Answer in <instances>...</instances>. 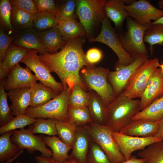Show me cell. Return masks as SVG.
Wrapping results in <instances>:
<instances>
[{
	"label": "cell",
	"mask_w": 163,
	"mask_h": 163,
	"mask_svg": "<svg viewBox=\"0 0 163 163\" xmlns=\"http://www.w3.org/2000/svg\"><path fill=\"white\" fill-rule=\"evenodd\" d=\"M82 37H77L67 42L56 53L38 55L51 72L58 76L64 89L71 91L75 85L87 91H88L81 79L80 72L85 66L94 65L90 64L86 59L82 48L85 40Z\"/></svg>",
	"instance_id": "6da1fadb"
},
{
	"label": "cell",
	"mask_w": 163,
	"mask_h": 163,
	"mask_svg": "<svg viewBox=\"0 0 163 163\" xmlns=\"http://www.w3.org/2000/svg\"><path fill=\"white\" fill-rule=\"evenodd\" d=\"M107 109L106 125L112 131L119 132L141 111L140 100L129 98L121 93L107 106Z\"/></svg>",
	"instance_id": "7a4b0ae2"
},
{
	"label": "cell",
	"mask_w": 163,
	"mask_h": 163,
	"mask_svg": "<svg viewBox=\"0 0 163 163\" xmlns=\"http://www.w3.org/2000/svg\"><path fill=\"white\" fill-rule=\"evenodd\" d=\"M109 69L93 65L85 66L81 70V79L88 91L96 92L108 106L116 97L113 88L108 80Z\"/></svg>",
	"instance_id": "3957f363"
},
{
	"label": "cell",
	"mask_w": 163,
	"mask_h": 163,
	"mask_svg": "<svg viewBox=\"0 0 163 163\" xmlns=\"http://www.w3.org/2000/svg\"><path fill=\"white\" fill-rule=\"evenodd\" d=\"M126 24L127 30L118 36L124 49L135 59L148 55L144 37L145 30L151 27L152 22L142 25L129 16Z\"/></svg>",
	"instance_id": "277c9868"
},
{
	"label": "cell",
	"mask_w": 163,
	"mask_h": 163,
	"mask_svg": "<svg viewBox=\"0 0 163 163\" xmlns=\"http://www.w3.org/2000/svg\"><path fill=\"white\" fill-rule=\"evenodd\" d=\"M91 140L98 145L112 163H122L126 161L107 125L93 122L83 126Z\"/></svg>",
	"instance_id": "5b68a950"
},
{
	"label": "cell",
	"mask_w": 163,
	"mask_h": 163,
	"mask_svg": "<svg viewBox=\"0 0 163 163\" xmlns=\"http://www.w3.org/2000/svg\"><path fill=\"white\" fill-rule=\"evenodd\" d=\"M71 91L64 89L58 95L45 104L29 107L25 114L32 117L53 119L68 122V110Z\"/></svg>",
	"instance_id": "8992f818"
},
{
	"label": "cell",
	"mask_w": 163,
	"mask_h": 163,
	"mask_svg": "<svg viewBox=\"0 0 163 163\" xmlns=\"http://www.w3.org/2000/svg\"><path fill=\"white\" fill-rule=\"evenodd\" d=\"M101 29L99 34L91 38L89 42H97L104 43L110 48L117 55L118 59L116 65L126 66L135 60L123 47L116 30L113 28L109 19L106 16L101 20Z\"/></svg>",
	"instance_id": "52a82bcc"
},
{
	"label": "cell",
	"mask_w": 163,
	"mask_h": 163,
	"mask_svg": "<svg viewBox=\"0 0 163 163\" xmlns=\"http://www.w3.org/2000/svg\"><path fill=\"white\" fill-rule=\"evenodd\" d=\"M159 63L157 58L148 59L137 70L121 94L130 99L140 98Z\"/></svg>",
	"instance_id": "ba28073f"
},
{
	"label": "cell",
	"mask_w": 163,
	"mask_h": 163,
	"mask_svg": "<svg viewBox=\"0 0 163 163\" xmlns=\"http://www.w3.org/2000/svg\"><path fill=\"white\" fill-rule=\"evenodd\" d=\"M105 0H77L76 12L87 35L90 34L94 25L106 16Z\"/></svg>",
	"instance_id": "9c48e42d"
},
{
	"label": "cell",
	"mask_w": 163,
	"mask_h": 163,
	"mask_svg": "<svg viewBox=\"0 0 163 163\" xmlns=\"http://www.w3.org/2000/svg\"><path fill=\"white\" fill-rule=\"evenodd\" d=\"M38 53L37 50H30L20 62L24 64L34 72L40 83L61 93L64 90L62 83L55 80L51 75L49 68L39 58Z\"/></svg>",
	"instance_id": "30bf717a"
},
{
	"label": "cell",
	"mask_w": 163,
	"mask_h": 163,
	"mask_svg": "<svg viewBox=\"0 0 163 163\" xmlns=\"http://www.w3.org/2000/svg\"><path fill=\"white\" fill-rule=\"evenodd\" d=\"M149 55L136 58L131 64L126 66L116 65L115 70L109 71L108 79L116 97L126 88L138 69L149 59Z\"/></svg>",
	"instance_id": "8fae6325"
},
{
	"label": "cell",
	"mask_w": 163,
	"mask_h": 163,
	"mask_svg": "<svg viewBox=\"0 0 163 163\" xmlns=\"http://www.w3.org/2000/svg\"><path fill=\"white\" fill-rule=\"evenodd\" d=\"M11 140L21 150L26 149L30 152L37 151L41 153L43 157L52 158V152L46 147L43 136L34 135L31 126L27 129L13 131Z\"/></svg>",
	"instance_id": "7c38bea8"
},
{
	"label": "cell",
	"mask_w": 163,
	"mask_h": 163,
	"mask_svg": "<svg viewBox=\"0 0 163 163\" xmlns=\"http://www.w3.org/2000/svg\"><path fill=\"white\" fill-rule=\"evenodd\" d=\"M112 136L126 160L130 158L134 151L145 149L153 143L162 140L155 136L140 137L127 135L112 131Z\"/></svg>",
	"instance_id": "4fadbf2b"
},
{
	"label": "cell",
	"mask_w": 163,
	"mask_h": 163,
	"mask_svg": "<svg viewBox=\"0 0 163 163\" xmlns=\"http://www.w3.org/2000/svg\"><path fill=\"white\" fill-rule=\"evenodd\" d=\"M129 16L138 24L145 25L155 21L163 16V10L156 8L145 0L133 1L131 4L124 5Z\"/></svg>",
	"instance_id": "5bb4252c"
},
{
	"label": "cell",
	"mask_w": 163,
	"mask_h": 163,
	"mask_svg": "<svg viewBox=\"0 0 163 163\" xmlns=\"http://www.w3.org/2000/svg\"><path fill=\"white\" fill-rule=\"evenodd\" d=\"M27 67H22L18 64L12 69L4 82L5 90L10 91L25 87L30 88L37 82V78Z\"/></svg>",
	"instance_id": "9a60e30c"
},
{
	"label": "cell",
	"mask_w": 163,
	"mask_h": 163,
	"mask_svg": "<svg viewBox=\"0 0 163 163\" xmlns=\"http://www.w3.org/2000/svg\"><path fill=\"white\" fill-rule=\"evenodd\" d=\"M12 43L20 47L38 51L39 55L49 53L42 44L38 31L33 28L15 30Z\"/></svg>",
	"instance_id": "2e32d148"
},
{
	"label": "cell",
	"mask_w": 163,
	"mask_h": 163,
	"mask_svg": "<svg viewBox=\"0 0 163 163\" xmlns=\"http://www.w3.org/2000/svg\"><path fill=\"white\" fill-rule=\"evenodd\" d=\"M163 96V72L157 68L150 79L140 100L142 110L153 102Z\"/></svg>",
	"instance_id": "e0dca14e"
},
{
	"label": "cell",
	"mask_w": 163,
	"mask_h": 163,
	"mask_svg": "<svg viewBox=\"0 0 163 163\" xmlns=\"http://www.w3.org/2000/svg\"><path fill=\"white\" fill-rule=\"evenodd\" d=\"M158 127V122L146 119L133 120L119 132L127 135L140 137L153 136Z\"/></svg>",
	"instance_id": "ac0fdd59"
},
{
	"label": "cell",
	"mask_w": 163,
	"mask_h": 163,
	"mask_svg": "<svg viewBox=\"0 0 163 163\" xmlns=\"http://www.w3.org/2000/svg\"><path fill=\"white\" fill-rule=\"evenodd\" d=\"M91 141L84 127H78L69 159H74L79 163H86Z\"/></svg>",
	"instance_id": "d6986e66"
},
{
	"label": "cell",
	"mask_w": 163,
	"mask_h": 163,
	"mask_svg": "<svg viewBox=\"0 0 163 163\" xmlns=\"http://www.w3.org/2000/svg\"><path fill=\"white\" fill-rule=\"evenodd\" d=\"M8 96L11 104L10 106L14 116L24 114L31 101L30 88L25 87L9 91Z\"/></svg>",
	"instance_id": "ffe728a7"
},
{
	"label": "cell",
	"mask_w": 163,
	"mask_h": 163,
	"mask_svg": "<svg viewBox=\"0 0 163 163\" xmlns=\"http://www.w3.org/2000/svg\"><path fill=\"white\" fill-rule=\"evenodd\" d=\"M30 50L12 43L6 53L3 61L0 62V79L8 76L12 69L18 64Z\"/></svg>",
	"instance_id": "44dd1931"
},
{
	"label": "cell",
	"mask_w": 163,
	"mask_h": 163,
	"mask_svg": "<svg viewBox=\"0 0 163 163\" xmlns=\"http://www.w3.org/2000/svg\"><path fill=\"white\" fill-rule=\"evenodd\" d=\"M130 0H106L104 10L106 16L113 23L116 28L119 30L122 29L124 21L129 16L128 12L125 9L124 5Z\"/></svg>",
	"instance_id": "7402d4cb"
},
{
	"label": "cell",
	"mask_w": 163,
	"mask_h": 163,
	"mask_svg": "<svg viewBox=\"0 0 163 163\" xmlns=\"http://www.w3.org/2000/svg\"><path fill=\"white\" fill-rule=\"evenodd\" d=\"M90 99L88 107L93 122L106 125L107 119V106L100 96L94 91L89 90Z\"/></svg>",
	"instance_id": "603a6c76"
},
{
	"label": "cell",
	"mask_w": 163,
	"mask_h": 163,
	"mask_svg": "<svg viewBox=\"0 0 163 163\" xmlns=\"http://www.w3.org/2000/svg\"><path fill=\"white\" fill-rule=\"evenodd\" d=\"M30 88L31 101L29 107H36L43 105L60 93L40 82H36Z\"/></svg>",
	"instance_id": "cb8c5ba5"
},
{
	"label": "cell",
	"mask_w": 163,
	"mask_h": 163,
	"mask_svg": "<svg viewBox=\"0 0 163 163\" xmlns=\"http://www.w3.org/2000/svg\"><path fill=\"white\" fill-rule=\"evenodd\" d=\"M41 43L49 53L53 54L62 49L67 42L61 35L58 26L51 29L38 31Z\"/></svg>",
	"instance_id": "d4e9b609"
},
{
	"label": "cell",
	"mask_w": 163,
	"mask_h": 163,
	"mask_svg": "<svg viewBox=\"0 0 163 163\" xmlns=\"http://www.w3.org/2000/svg\"><path fill=\"white\" fill-rule=\"evenodd\" d=\"M58 27L62 37L67 42L77 37L87 35L84 27L75 17L59 22Z\"/></svg>",
	"instance_id": "484cf974"
},
{
	"label": "cell",
	"mask_w": 163,
	"mask_h": 163,
	"mask_svg": "<svg viewBox=\"0 0 163 163\" xmlns=\"http://www.w3.org/2000/svg\"><path fill=\"white\" fill-rule=\"evenodd\" d=\"M43 138L46 145L51 149L53 159L61 162L69 159L68 153L72 146L65 143L59 137L55 136H43Z\"/></svg>",
	"instance_id": "4316f807"
},
{
	"label": "cell",
	"mask_w": 163,
	"mask_h": 163,
	"mask_svg": "<svg viewBox=\"0 0 163 163\" xmlns=\"http://www.w3.org/2000/svg\"><path fill=\"white\" fill-rule=\"evenodd\" d=\"M13 131L6 132L0 136V162L3 163L18 156L23 151L11 141Z\"/></svg>",
	"instance_id": "83f0119b"
},
{
	"label": "cell",
	"mask_w": 163,
	"mask_h": 163,
	"mask_svg": "<svg viewBox=\"0 0 163 163\" xmlns=\"http://www.w3.org/2000/svg\"><path fill=\"white\" fill-rule=\"evenodd\" d=\"M163 118V96L135 116L133 120L146 119L158 122Z\"/></svg>",
	"instance_id": "f1b7e54d"
},
{
	"label": "cell",
	"mask_w": 163,
	"mask_h": 163,
	"mask_svg": "<svg viewBox=\"0 0 163 163\" xmlns=\"http://www.w3.org/2000/svg\"><path fill=\"white\" fill-rule=\"evenodd\" d=\"M35 15L26 12L12 6L11 17L12 25L14 29L18 30L33 28V23Z\"/></svg>",
	"instance_id": "f546056e"
},
{
	"label": "cell",
	"mask_w": 163,
	"mask_h": 163,
	"mask_svg": "<svg viewBox=\"0 0 163 163\" xmlns=\"http://www.w3.org/2000/svg\"><path fill=\"white\" fill-rule=\"evenodd\" d=\"M56 14L49 11H39L35 15L32 27L38 31L49 30L57 26Z\"/></svg>",
	"instance_id": "4dcf8cb0"
},
{
	"label": "cell",
	"mask_w": 163,
	"mask_h": 163,
	"mask_svg": "<svg viewBox=\"0 0 163 163\" xmlns=\"http://www.w3.org/2000/svg\"><path fill=\"white\" fill-rule=\"evenodd\" d=\"M144 163H163V140L152 144L138 153Z\"/></svg>",
	"instance_id": "1f68e13d"
},
{
	"label": "cell",
	"mask_w": 163,
	"mask_h": 163,
	"mask_svg": "<svg viewBox=\"0 0 163 163\" xmlns=\"http://www.w3.org/2000/svg\"><path fill=\"white\" fill-rule=\"evenodd\" d=\"M54 120L59 137L63 142L72 146L78 127L69 122Z\"/></svg>",
	"instance_id": "d6a6232c"
},
{
	"label": "cell",
	"mask_w": 163,
	"mask_h": 163,
	"mask_svg": "<svg viewBox=\"0 0 163 163\" xmlns=\"http://www.w3.org/2000/svg\"><path fill=\"white\" fill-rule=\"evenodd\" d=\"M68 122L78 127L93 122L88 107H74L69 106Z\"/></svg>",
	"instance_id": "836d02e7"
},
{
	"label": "cell",
	"mask_w": 163,
	"mask_h": 163,
	"mask_svg": "<svg viewBox=\"0 0 163 163\" xmlns=\"http://www.w3.org/2000/svg\"><path fill=\"white\" fill-rule=\"evenodd\" d=\"M90 94L79 85H75L72 89L69 102V106L74 107H88Z\"/></svg>",
	"instance_id": "e575fe53"
},
{
	"label": "cell",
	"mask_w": 163,
	"mask_h": 163,
	"mask_svg": "<svg viewBox=\"0 0 163 163\" xmlns=\"http://www.w3.org/2000/svg\"><path fill=\"white\" fill-rule=\"evenodd\" d=\"M37 118L30 117L25 114L16 116L10 121L0 128V134L17 129H22L26 126L34 124Z\"/></svg>",
	"instance_id": "d590c367"
},
{
	"label": "cell",
	"mask_w": 163,
	"mask_h": 163,
	"mask_svg": "<svg viewBox=\"0 0 163 163\" xmlns=\"http://www.w3.org/2000/svg\"><path fill=\"white\" fill-rule=\"evenodd\" d=\"M4 82L2 80L0 84V126L5 125L14 118L12 112L7 101L8 93L4 87Z\"/></svg>",
	"instance_id": "8d00e7d4"
},
{
	"label": "cell",
	"mask_w": 163,
	"mask_h": 163,
	"mask_svg": "<svg viewBox=\"0 0 163 163\" xmlns=\"http://www.w3.org/2000/svg\"><path fill=\"white\" fill-rule=\"evenodd\" d=\"M32 126V131L34 134L42 133L49 136L57 135V131L54 119L38 117Z\"/></svg>",
	"instance_id": "74e56055"
},
{
	"label": "cell",
	"mask_w": 163,
	"mask_h": 163,
	"mask_svg": "<svg viewBox=\"0 0 163 163\" xmlns=\"http://www.w3.org/2000/svg\"><path fill=\"white\" fill-rule=\"evenodd\" d=\"M144 40V42L150 45L152 53L153 45L157 44L163 45V24H152L145 32Z\"/></svg>",
	"instance_id": "f35d334b"
},
{
	"label": "cell",
	"mask_w": 163,
	"mask_h": 163,
	"mask_svg": "<svg viewBox=\"0 0 163 163\" xmlns=\"http://www.w3.org/2000/svg\"><path fill=\"white\" fill-rule=\"evenodd\" d=\"M77 0L56 1L58 12L56 18L58 22L66 19L75 17Z\"/></svg>",
	"instance_id": "ab89813d"
},
{
	"label": "cell",
	"mask_w": 163,
	"mask_h": 163,
	"mask_svg": "<svg viewBox=\"0 0 163 163\" xmlns=\"http://www.w3.org/2000/svg\"><path fill=\"white\" fill-rule=\"evenodd\" d=\"M86 163H112L100 146L93 141L90 143Z\"/></svg>",
	"instance_id": "60d3db41"
},
{
	"label": "cell",
	"mask_w": 163,
	"mask_h": 163,
	"mask_svg": "<svg viewBox=\"0 0 163 163\" xmlns=\"http://www.w3.org/2000/svg\"><path fill=\"white\" fill-rule=\"evenodd\" d=\"M12 6L9 0H0V20L1 27L4 30L15 31L11 21Z\"/></svg>",
	"instance_id": "b9f144b4"
},
{
	"label": "cell",
	"mask_w": 163,
	"mask_h": 163,
	"mask_svg": "<svg viewBox=\"0 0 163 163\" xmlns=\"http://www.w3.org/2000/svg\"><path fill=\"white\" fill-rule=\"evenodd\" d=\"M14 36L8 34L2 28H0V62L4 59L6 53L9 47L12 43Z\"/></svg>",
	"instance_id": "7bdbcfd3"
},
{
	"label": "cell",
	"mask_w": 163,
	"mask_h": 163,
	"mask_svg": "<svg viewBox=\"0 0 163 163\" xmlns=\"http://www.w3.org/2000/svg\"><path fill=\"white\" fill-rule=\"evenodd\" d=\"M12 6L27 13L36 14L39 12L32 0H10Z\"/></svg>",
	"instance_id": "ee69618b"
},
{
	"label": "cell",
	"mask_w": 163,
	"mask_h": 163,
	"mask_svg": "<svg viewBox=\"0 0 163 163\" xmlns=\"http://www.w3.org/2000/svg\"><path fill=\"white\" fill-rule=\"evenodd\" d=\"M39 11H49L56 14L58 12L56 1L53 0H33Z\"/></svg>",
	"instance_id": "f6af8a7d"
},
{
	"label": "cell",
	"mask_w": 163,
	"mask_h": 163,
	"mask_svg": "<svg viewBox=\"0 0 163 163\" xmlns=\"http://www.w3.org/2000/svg\"><path fill=\"white\" fill-rule=\"evenodd\" d=\"M86 57L88 62L91 65L99 62L102 57L101 51L96 48L89 49L86 54Z\"/></svg>",
	"instance_id": "bcb514c9"
},
{
	"label": "cell",
	"mask_w": 163,
	"mask_h": 163,
	"mask_svg": "<svg viewBox=\"0 0 163 163\" xmlns=\"http://www.w3.org/2000/svg\"><path fill=\"white\" fill-rule=\"evenodd\" d=\"M35 158L37 163H64L63 162L56 161L52 158H44L41 156H36Z\"/></svg>",
	"instance_id": "7dc6e473"
},
{
	"label": "cell",
	"mask_w": 163,
	"mask_h": 163,
	"mask_svg": "<svg viewBox=\"0 0 163 163\" xmlns=\"http://www.w3.org/2000/svg\"><path fill=\"white\" fill-rule=\"evenodd\" d=\"M153 136L160 138L163 140V118L158 121V129Z\"/></svg>",
	"instance_id": "c3c4849f"
},
{
	"label": "cell",
	"mask_w": 163,
	"mask_h": 163,
	"mask_svg": "<svg viewBox=\"0 0 163 163\" xmlns=\"http://www.w3.org/2000/svg\"><path fill=\"white\" fill-rule=\"evenodd\" d=\"M145 160L143 158H138L136 156L132 155L129 159L122 163H144Z\"/></svg>",
	"instance_id": "681fc988"
},
{
	"label": "cell",
	"mask_w": 163,
	"mask_h": 163,
	"mask_svg": "<svg viewBox=\"0 0 163 163\" xmlns=\"http://www.w3.org/2000/svg\"><path fill=\"white\" fill-rule=\"evenodd\" d=\"M152 24H163V16L157 21L152 22Z\"/></svg>",
	"instance_id": "f907efd6"
},
{
	"label": "cell",
	"mask_w": 163,
	"mask_h": 163,
	"mask_svg": "<svg viewBox=\"0 0 163 163\" xmlns=\"http://www.w3.org/2000/svg\"><path fill=\"white\" fill-rule=\"evenodd\" d=\"M63 162L64 163H79L76 160L72 159H69Z\"/></svg>",
	"instance_id": "816d5d0a"
},
{
	"label": "cell",
	"mask_w": 163,
	"mask_h": 163,
	"mask_svg": "<svg viewBox=\"0 0 163 163\" xmlns=\"http://www.w3.org/2000/svg\"><path fill=\"white\" fill-rule=\"evenodd\" d=\"M158 4L159 5V7L161 9L163 7V0H161L159 1Z\"/></svg>",
	"instance_id": "f5cc1de1"
},
{
	"label": "cell",
	"mask_w": 163,
	"mask_h": 163,
	"mask_svg": "<svg viewBox=\"0 0 163 163\" xmlns=\"http://www.w3.org/2000/svg\"><path fill=\"white\" fill-rule=\"evenodd\" d=\"M158 67L160 68L162 72H163V63H161V64L159 63L158 65Z\"/></svg>",
	"instance_id": "db71d44e"
},
{
	"label": "cell",
	"mask_w": 163,
	"mask_h": 163,
	"mask_svg": "<svg viewBox=\"0 0 163 163\" xmlns=\"http://www.w3.org/2000/svg\"><path fill=\"white\" fill-rule=\"evenodd\" d=\"M17 157H15L14 158H13L9 160H8L7 161H6V162H4V163H9V162H11V161H12L13 159H15V158H16ZM14 163H21L20 162H15Z\"/></svg>",
	"instance_id": "11a10c76"
}]
</instances>
